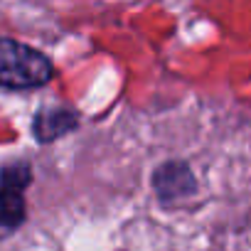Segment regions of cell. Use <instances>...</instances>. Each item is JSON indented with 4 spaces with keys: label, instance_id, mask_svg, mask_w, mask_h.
Wrapping results in <instances>:
<instances>
[{
    "label": "cell",
    "instance_id": "obj_4",
    "mask_svg": "<svg viewBox=\"0 0 251 251\" xmlns=\"http://www.w3.org/2000/svg\"><path fill=\"white\" fill-rule=\"evenodd\" d=\"M76 126V113L69 111V108H62V106H54V108H45L35 116V136L37 141L42 143H50L64 133H69Z\"/></svg>",
    "mask_w": 251,
    "mask_h": 251
},
{
    "label": "cell",
    "instance_id": "obj_3",
    "mask_svg": "<svg viewBox=\"0 0 251 251\" xmlns=\"http://www.w3.org/2000/svg\"><path fill=\"white\" fill-rule=\"evenodd\" d=\"M153 187H155L160 202L180 204L197 192V180H195V173L190 170L187 163L173 160V163H165L155 170Z\"/></svg>",
    "mask_w": 251,
    "mask_h": 251
},
{
    "label": "cell",
    "instance_id": "obj_1",
    "mask_svg": "<svg viewBox=\"0 0 251 251\" xmlns=\"http://www.w3.org/2000/svg\"><path fill=\"white\" fill-rule=\"evenodd\" d=\"M52 74L54 69L42 52L18 40L0 37V86L35 89L47 84Z\"/></svg>",
    "mask_w": 251,
    "mask_h": 251
},
{
    "label": "cell",
    "instance_id": "obj_2",
    "mask_svg": "<svg viewBox=\"0 0 251 251\" xmlns=\"http://www.w3.org/2000/svg\"><path fill=\"white\" fill-rule=\"evenodd\" d=\"M30 185L27 165H10L0 175V239L25 222V187Z\"/></svg>",
    "mask_w": 251,
    "mask_h": 251
}]
</instances>
